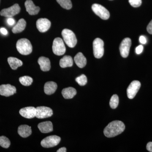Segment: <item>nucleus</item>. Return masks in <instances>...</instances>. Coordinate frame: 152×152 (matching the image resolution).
I'll use <instances>...</instances> for the list:
<instances>
[{"label": "nucleus", "instance_id": "obj_30", "mask_svg": "<svg viewBox=\"0 0 152 152\" xmlns=\"http://www.w3.org/2000/svg\"><path fill=\"white\" fill-rule=\"evenodd\" d=\"M129 1L131 5L134 7H138L142 4V0H129Z\"/></svg>", "mask_w": 152, "mask_h": 152}, {"label": "nucleus", "instance_id": "obj_37", "mask_svg": "<svg viewBox=\"0 0 152 152\" xmlns=\"http://www.w3.org/2000/svg\"><path fill=\"white\" fill-rule=\"evenodd\" d=\"M57 152H66V149L65 147L61 148L59 149L57 151Z\"/></svg>", "mask_w": 152, "mask_h": 152}, {"label": "nucleus", "instance_id": "obj_17", "mask_svg": "<svg viewBox=\"0 0 152 152\" xmlns=\"http://www.w3.org/2000/svg\"><path fill=\"white\" fill-rule=\"evenodd\" d=\"M38 128L42 133H48L53 131V125L51 122H43L39 124Z\"/></svg>", "mask_w": 152, "mask_h": 152}, {"label": "nucleus", "instance_id": "obj_35", "mask_svg": "<svg viewBox=\"0 0 152 152\" xmlns=\"http://www.w3.org/2000/svg\"><path fill=\"white\" fill-rule=\"evenodd\" d=\"M146 148L148 151L152 152V142H149L147 144Z\"/></svg>", "mask_w": 152, "mask_h": 152}, {"label": "nucleus", "instance_id": "obj_24", "mask_svg": "<svg viewBox=\"0 0 152 152\" xmlns=\"http://www.w3.org/2000/svg\"><path fill=\"white\" fill-rule=\"evenodd\" d=\"M8 62L12 69L16 70L19 67L23 65V62L21 60L14 57H9L8 58Z\"/></svg>", "mask_w": 152, "mask_h": 152}, {"label": "nucleus", "instance_id": "obj_34", "mask_svg": "<svg viewBox=\"0 0 152 152\" xmlns=\"http://www.w3.org/2000/svg\"><path fill=\"white\" fill-rule=\"evenodd\" d=\"M8 24L10 26H13L15 23V20L13 18H9L7 20Z\"/></svg>", "mask_w": 152, "mask_h": 152}, {"label": "nucleus", "instance_id": "obj_15", "mask_svg": "<svg viewBox=\"0 0 152 152\" xmlns=\"http://www.w3.org/2000/svg\"><path fill=\"white\" fill-rule=\"evenodd\" d=\"M25 6L27 12L31 15H37L40 10L39 7L35 5L31 0H27L26 1L25 3Z\"/></svg>", "mask_w": 152, "mask_h": 152}, {"label": "nucleus", "instance_id": "obj_20", "mask_svg": "<svg viewBox=\"0 0 152 152\" xmlns=\"http://www.w3.org/2000/svg\"><path fill=\"white\" fill-rule=\"evenodd\" d=\"M74 61L76 65L79 68H83L87 64V60L81 53H79L76 55L74 58Z\"/></svg>", "mask_w": 152, "mask_h": 152}, {"label": "nucleus", "instance_id": "obj_3", "mask_svg": "<svg viewBox=\"0 0 152 152\" xmlns=\"http://www.w3.org/2000/svg\"><path fill=\"white\" fill-rule=\"evenodd\" d=\"M62 36L68 46L71 48L75 46L77 43V39L72 31L68 29H64L62 31Z\"/></svg>", "mask_w": 152, "mask_h": 152}, {"label": "nucleus", "instance_id": "obj_6", "mask_svg": "<svg viewBox=\"0 0 152 152\" xmlns=\"http://www.w3.org/2000/svg\"><path fill=\"white\" fill-rule=\"evenodd\" d=\"M92 9L97 15L103 20H107L110 18V14L108 10L101 5L94 4L92 6Z\"/></svg>", "mask_w": 152, "mask_h": 152}, {"label": "nucleus", "instance_id": "obj_16", "mask_svg": "<svg viewBox=\"0 0 152 152\" xmlns=\"http://www.w3.org/2000/svg\"><path fill=\"white\" fill-rule=\"evenodd\" d=\"M41 69L44 72H48L50 69V61L48 58L45 57H41L38 61Z\"/></svg>", "mask_w": 152, "mask_h": 152}, {"label": "nucleus", "instance_id": "obj_13", "mask_svg": "<svg viewBox=\"0 0 152 152\" xmlns=\"http://www.w3.org/2000/svg\"><path fill=\"white\" fill-rule=\"evenodd\" d=\"M37 27L39 31L44 33L47 31L51 26V22L46 18H40L37 20Z\"/></svg>", "mask_w": 152, "mask_h": 152}, {"label": "nucleus", "instance_id": "obj_21", "mask_svg": "<svg viewBox=\"0 0 152 152\" xmlns=\"http://www.w3.org/2000/svg\"><path fill=\"white\" fill-rule=\"evenodd\" d=\"M77 94L75 89L72 87H69L64 89L62 91V94L65 99H71L75 96Z\"/></svg>", "mask_w": 152, "mask_h": 152}, {"label": "nucleus", "instance_id": "obj_29", "mask_svg": "<svg viewBox=\"0 0 152 152\" xmlns=\"http://www.w3.org/2000/svg\"><path fill=\"white\" fill-rule=\"evenodd\" d=\"M76 81L80 86H84L87 83V77L84 75H82L76 78Z\"/></svg>", "mask_w": 152, "mask_h": 152}, {"label": "nucleus", "instance_id": "obj_27", "mask_svg": "<svg viewBox=\"0 0 152 152\" xmlns=\"http://www.w3.org/2000/svg\"><path fill=\"white\" fill-rule=\"evenodd\" d=\"M119 97L118 95L115 94L112 96L110 102V105L113 109L116 108L118 105Z\"/></svg>", "mask_w": 152, "mask_h": 152}, {"label": "nucleus", "instance_id": "obj_36", "mask_svg": "<svg viewBox=\"0 0 152 152\" xmlns=\"http://www.w3.org/2000/svg\"><path fill=\"white\" fill-rule=\"evenodd\" d=\"M0 31H1V33L3 35H6L7 34V30L5 28H1L0 29Z\"/></svg>", "mask_w": 152, "mask_h": 152}, {"label": "nucleus", "instance_id": "obj_33", "mask_svg": "<svg viewBox=\"0 0 152 152\" xmlns=\"http://www.w3.org/2000/svg\"><path fill=\"white\" fill-rule=\"evenodd\" d=\"M139 40H140V42L142 44H145L147 43L146 39L143 36L140 37Z\"/></svg>", "mask_w": 152, "mask_h": 152}, {"label": "nucleus", "instance_id": "obj_31", "mask_svg": "<svg viewBox=\"0 0 152 152\" xmlns=\"http://www.w3.org/2000/svg\"><path fill=\"white\" fill-rule=\"evenodd\" d=\"M143 50V47L142 45H140L138 46L136 48V53L137 54H140L142 52Z\"/></svg>", "mask_w": 152, "mask_h": 152}, {"label": "nucleus", "instance_id": "obj_8", "mask_svg": "<svg viewBox=\"0 0 152 152\" xmlns=\"http://www.w3.org/2000/svg\"><path fill=\"white\" fill-rule=\"evenodd\" d=\"M20 11V7L18 4H16L8 8L3 9L0 12V15L2 16L7 18H12L19 13Z\"/></svg>", "mask_w": 152, "mask_h": 152}, {"label": "nucleus", "instance_id": "obj_14", "mask_svg": "<svg viewBox=\"0 0 152 152\" xmlns=\"http://www.w3.org/2000/svg\"><path fill=\"white\" fill-rule=\"evenodd\" d=\"M37 110L33 107L23 108L19 111L20 115L24 118L28 119L33 118L36 117Z\"/></svg>", "mask_w": 152, "mask_h": 152}, {"label": "nucleus", "instance_id": "obj_32", "mask_svg": "<svg viewBox=\"0 0 152 152\" xmlns=\"http://www.w3.org/2000/svg\"><path fill=\"white\" fill-rule=\"evenodd\" d=\"M147 31L151 34H152V20L148 25L147 28Z\"/></svg>", "mask_w": 152, "mask_h": 152}, {"label": "nucleus", "instance_id": "obj_9", "mask_svg": "<svg viewBox=\"0 0 152 152\" xmlns=\"http://www.w3.org/2000/svg\"><path fill=\"white\" fill-rule=\"evenodd\" d=\"M141 83L139 81H133L131 83L127 89L128 97L132 99L135 96L137 93L140 90Z\"/></svg>", "mask_w": 152, "mask_h": 152}, {"label": "nucleus", "instance_id": "obj_26", "mask_svg": "<svg viewBox=\"0 0 152 152\" xmlns=\"http://www.w3.org/2000/svg\"><path fill=\"white\" fill-rule=\"evenodd\" d=\"M56 1L62 7L66 10H70L72 7L71 0H56Z\"/></svg>", "mask_w": 152, "mask_h": 152}, {"label": "nucleus", "instance_id": "obj_4", "mask_svg": "<svg viewBox=\"0 0 152 152\" xmlns=\"http://www.w3.org/2000/svg\"><path fill=\"white\" fill-rule=\"evenodd\" d=\"M104 43L100 38H96L93 42V50L95 58H100L104 53Z\"/></svg>", "mask_w": 152, "mask_h": 152}, {"label": "nucleus", "instance_id": "obj_25", "mask_svg": "<svg viewBox=\"0 0 152 152\" xmlns=\"http://www.w3.org/2000/svg\"><path fill=\"white\" fill-rule=\"evenodd\" d=\"M19 81L23 86H28L31 85L33 82V79L29 76H23L19 78Z\"/></svg>", "mask_w": 152, "mask_h": 152}, {"label": "nucleus", "instance_id": "obj_5", "mask_svg": "<svg viewBox=\"0 0 152 152\" xmlns=\"http://www.w3.org/2000/svg\"><path fill=\"white\" fill-rule=\"evenodd\" d=\"M66 50L65 46L62 39L56 38L53 42V51L54 53L57 56H62L64 54Z\"/></svg>", "mask_w": 152, "mask_h": 152}, {"label": "nucleus", "instance_id": "obj_7", "mask_svg": "<svg viewBox=\"0 0 152 152\" xmlns=\"http://www.w3.org/2000/svg\"><path fill=\"white\" fill-rule=\"evenodd\" d=\"M61 139L58 136L52 135L45 138L41 141V145L44 148H50L56 146L59 143Z\"/></svg>", "mask_w": 152, "mask_h": 152}, {"label": "nucleus", "instance_id": "obj_1", "mask_svg": "<svg viewBox=\"0 0 152 152\" xmlns=\"http://www.w3.org/2000/svg\"><path fill=\"white\" fill-rule=\"evenodd\" d=\"M125 129V126L123 122L113 121L106 127L104 130V134L107 137H113L121 134Z\"/></svg>", "mask_w": 152, "mask_h": 152}, {"label": "nucleus", "instance_id": "obj_18", "mask_svg": "<svg viewBox=\"0 0 152 152\" xmlns=\"http://www.w3.org/2000/svg\"><path fill=\"white\" fill-rule=\"evenodd\" d=\"M18 133L22 137H27L31 134V129L28 125H21L18 129Z\"/></svg>", "mask_w": 152, "mask_h": 152}, {"label": "nucleus", "instance_id": "obj_10", "mask_svg": "<svg viewBox=\"0 0 152 152\" xmlns=\"http://www.w3.org/2000/svg\"><path fill=\"white\" fill-rule=\"evenodd\" d=\"M132 45V41L130 38H125L120 46V51L121 56L123 58H127L129 53L130 49Z\"/></svg>", "mask_w": 152, "mask_h": 152}, {"label": "nucleus", "instance_id": "obj_2", "mask_svg": "<svg viewBox=\"0 0 152 152\" xmlns=\"http://www.w3.org/2000/svg\"><path fill=\"white\" fill-rule=\"evenodd\" d=\"M17 50L20 54L23 55H28L32 52V46L31 42L27 39H21L17 42Z\"/></svg>", "mask_w": 152, "mask_h": 152}, {"label": "nucleus", "instance_id": "obj_19", "mask_svg": "<svg viewBox=\"0 0 152 152\" xmlns=\"http://www.w3.org/2000/svg\"><path fill=\"white\" fill-rule=\"evenodd\" d=\"M58 86L57 84L54 82H47L44 86V91L47 95L53 94L56 91Z\"/></svg>", "mask_w": 152, "mask_h": 152}, {"label": "nucleus", "instance_id": "obj_22", "mask_svg": "<svg viewBox=\"0 0 152 152\" xmlns=\"http://www.w3.org/2000/svg\"><path fill=\"white\" fill-rule=\"evenodd\" d=\"M26 23L23 19H21L18 21L16 25L13 28L12 31L14 34L21 32L26 28Z\"/></svg>", "mask_w": 152, "mask_h": 152}, {"label": "nucleus", "instance_id": "obj_12", "mask_svg": "<svg viewBox=\"0 0 152 152\" xmlns=\"http://www.w3.org/2000/svg\"><path fill=\"white\" fill-rule=\"evenodd\" d=\"M16 93V88L10 84L2 85L0 86V95L8 97Z\"/></svg>", "mask_w": 152, "mask_h": 152}, {"label": "nucleus", "instance_id": "obj_23", "mask_svg": "<svg viewBox=\"0 0 152 152\" xmlns=\"http://www.w3.org/2000/svg\"><path fill=\"white\" fill-rule=\"evenodd\" d=\"M73 64L72 58L70 56H64L60 61V66L61 68H64L71 67Z\"/></svg>", "mask_w": 152, "mask_h": 152}, {"label": "nucleus", "instance_id": "obj_28", "mask_svg": "<svg viewBox=\"0 0 152 152\" xmlns=\"http://www.w3.org/2000/svg\"><path fill=\"white\" fill-rule=\"evenodd\" d=\"M10 141L5 136L0 137V146L5 148H7L10 145Z\"/></svg>", "mask_w": 152, "mask_h": 152}, {"label": "nucleus", "instance_id": "obj_11", "mask_svg": "<svg viewBox=\"0 0 152 152\" xmlns=\"http://www.w3.org/2000/svg\"><path fill=\"white\" fill-rule=\"evenodd\" d=\"M36 117L39 119L45 118L52 116L53 111L51 109L47 107H38L36 108Z\"/></svg>", "mask_w": 152, "mask_h": 152}]
</instances>
